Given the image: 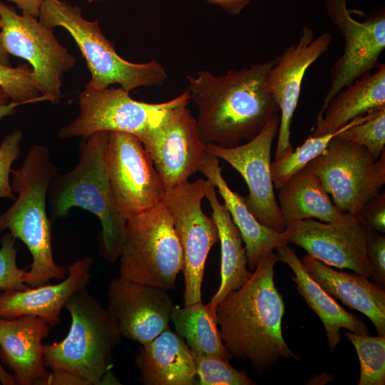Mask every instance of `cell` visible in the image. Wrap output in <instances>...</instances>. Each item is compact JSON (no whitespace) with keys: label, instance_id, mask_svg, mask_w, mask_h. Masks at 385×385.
Returning a JSON list of instances; mask_svg holds the SVG:
<instances>
[{"label":"cell","instance_id":"37","mask_svg":"<svg viewBox=\"0 0 385 385\" xmlns=\"http://www.w3.org/2000/svg\"><path fill=\"white\" fill-rule=\"evenodd\" d=\"M371 231L385 232V193H378L362 208L360 214Z\"/></svg>","mask_w":385,"mask_h":385},{"label":"cell","instance_id":"18","mask_svg":"<svg viewBox=\"0 0 385 385\" xmlns=\"http://www.w3.org/2000/svg\"><path fill=\"white\" fill-rule=\"evenodd\" d=\"M107 309L122 337L146 344L168 329L175 307L168 291L121 277L108 284Z\"/></svg>","mask_w":385,"mask_h":385},{"label":"cell","instance_id":"15","mask_svg":"<svg viewBox=\"0 0 385 385\" xmlns=\"http://www.w3.org/2000/svg\"><path fill=\"white\" fill-rule=\"evenodd\" d=\"M279 125L277 113L251 140L232 148L207 144L206 150L228 163L244 178L249 189L244 201L255 217L263 225L282 232L286 224L274 195L270 168L272 145Z\"/></svg>","mask_w":385,"mask_h":385},{"label":"cell","instance_id":"34","mask_svg":"<svg viewBox=\"0 0 385 385\" xmlns=\"http://www.w3.org/2000/svg\"><path fill=\"white\" fill-rule=\"evenodd\" d=\"M15 238L8 232L1 239L0 247V289H24L28 287L24 283L25 269L16 264L17 249Z\"/></svg>","mask_w":385,"mask_h":385},{"label":"cell","instance_id":"38","mask_svg":"<svg viewBox=\"0 0 385 385\" xmlns=\"http://www.w3.org/2000/svg\"><path fill=\"white\" fill-rule=\"evenodd\" d=\"M46 385H90L84 378L72 372L53 369L49 371Z\"/></svg>","mask_w":385,"mask_h":385},{"label":"cell","instance_id":"5","mask_svg":"<svg viewBox=\"0 0 385 385\" xmlns=\"http://www.w3.org/2000/svg\"><path fill=\"white\" fill-rule=\"evenodd\" d=\"M64 308L71 316L69 331L61 341L43 346L46 366L76 374L90 385L103 384L122 338L115 319L86 287L74 292Z\"/></svg>","mask_w":385,"mask_h":385},{"label":"cell","instance_id":"35","mask_svg":"<svg viewBox=\"0 0 385 385\" xmlns=\"http://www.w3.org/2000/svg\"><path fill=\"white\" fill-rule=\"evenodd\" d=\"M23 133L15 129L7 134L0 143V198L14 200L16 195L11 184V173L13 163L21 153Z\"/></svg>","mask_w":385,"mask_h":385},{"label":"cell","instance_id":"16","mask_svg":"<svg viewBox=\"0 0 385 385\" xmlns=\"http://www.w3.org/2000/svg\"><path fill=\"white\" fill-rule=\"evenodd\" d=\"M332 35L324 32L315 36L313 29L302 28L297 43L275 58L267 84L279 108V125L274 160L291 153L290 127L297 108L304 76L308 68L329 49Z\"/></svg>","mask_w":385,"mask_h":385},{"label":"cell","instance_id":"12","mask_svg":"<svg viewBox=\"0 0 385 385\" xmlns=\"http://www.w3.org/2000/svg\"><path fill=\"white\" fill-rule=\"evenodd\" d=\"M106 165L115 207L125 220L162 202L163 183L137 136L109 132Z\"/></svg>","mask_w":385,"mask_h":385},{"label":"cell","instance_id":"27","mask_svg":"<svg viewBox=\"0 0 385 385\" xmlns=\"http://www.w3.org/2000/svg\"><path fill=\"white\" fill-rule=\"evenodd\" d=\"M279 189L278 205L286 225L309 218L330 222L344 215L331 201L319 178L307 168L295 173Z\"/></svg>","mask_w":385,"mask_h":385},{"label":"cell","instance_id":"19","mask_svg":"<svg viewBox=\"0 0 385 385\" xmlns=\"http://www.w3.org/2000/svg\"><path fill=\"white\" fill-rule=\"evenodd\" d=\"M51 326L43 319L22 315L0 317V359L19 385H46L49 371L43 356V340Z\"/></svg>","mask_w":385,"mask_h":385},{"label":"cell","instance_id":"1","mask_svg":"<svg viewBox=\"0 0 385 385\" xmlns=\"http://www.w3.org/2000/svg\"><path fill=\"white\" fill-rule=\"evenodd\" d=\"M274 63L275 58L223 76L199 71L196 76H187L198 111L197 132L205 145L232 148L247 143L279 113L267 84Z\"/></svg>","mask_w":385,"mask_h":385},{"label":"cell","instance_id":"2","mask_svg":"<svg viewBox=\"0 0 385 385\" xmlns=\"http://www.w3.org/2000/svg\"><path fill=\"white\" fill-rule=\"evenodd\" d=\"M279 261L273 251L265 255L250 278L217 309L220 334L230 358L248 361L259 373L269 371L280 358L299 359L282 335L285 304L274 281Z\"/></svg>","mask_w":385,"mask_h":385},{"label":"cell","instance_id":"40","mask_svg":"<svg viewBox=\"0 0 385 385\" xmlns=\"http://www.w3.org/2000/svg\"><path fill=\"white\" fill-rule=\"evenodd\" d=\"M14 3L23 14L38 18L41 7L46 0H6Z\"/></svg>","mask_w":385,"mask_h":385},{"label":"cell","instance_id":"24","mask_svg":"<svg viewBox=\"0 0 385 385\" xmlns=\"http://www.w3.org/2000/svg\"><path fill=\"white\" fill-rule=\"evenodd\" d=\"M276 250L280 262L287 264L294 272L291 277L299 294L322 321L331 351H334L341 342V329L356 334H369L368 327L362 320L344 309L310 277L292 248L287 245Z\"/></svg>","mask_w":385,"mask_h":385},{"label":"cell","instance_id":"29","mask_svg":"<svg viewBox=\"0 0 385 385\" xmlns=\"http://www.w3.org/2000/svg\"><path fill=\"white\" fill-rule=\"evenodd\" d=\"M372 112L353 119L334 133L319 136L310 135L295 151L274 160L270 165L274 188L279 189L292 175L304 169L310 161L320 155L333 138L344 130L365 121Z\"/></svg>","mask_w":385,"mask_h":385},{"label":"cell","instance_id":"33","mask_svg":"<svg viewBox=\"0 0 385 385\" xmlns=\"http://www.w3.org/2000/svg\"><path fill=\"white\" fill-rule=\"evenodd\" d=\"M0 88L11 101L21 105L43 101L35 85L29 64L21 63L13 67L0 63Z\"/></svg>","mask_w":385,"mask_h":385},{"label":"cell","instance_id":"41","mask_svg":"<svg viewBox=\"0 0 385 385\" xmlns=\"http://www.w3.org/2000/svg\"><path fill=\"white\" fill-rule=\"evenodd\" d=\"M21 104L11 101L0 88V122L6 117L15 113L16 108Z\"/></svg>","mask_w":385,"mask_h":385},{"label":"cell","instance_id":"22","mask_svg":"<svg viewBox=\"0 0 385 385\" xmlns=\"http://www.w3.org/2000/svg\"><path fill=\"white\" fill-rule=\"evenodd\" d=\"M138 379L145 385L197 384L194 354L185 341L170 328L141 345L135 359Z\"/></svg>","mask_w":385,"mask_h":385},{"label":"cell","instance_id":"39","mask_svg":"<svg viewBox=\"0 0 385 385\" xmlns=\"http://www.w3.org/2000/svg\"><path fill=\"white\" fill-rule=\"evenodd\" d=\"M211 4L219 6L231 15L241 12L252 0H205Z\"/></svg>","mask_w":385,"mask_h":385},{"label":"cell","instance_id":"43","mask_svg":"<svg viewBox=\"0 0 385 385\" xmlns=\"http://www.w3.org/2000/svg\"><path fill=\"white\" fill-rule=\"evenodd\" d=\"M0 63L6 65V66H11V61H10V55L5 50L2 43L1 32H0Z\"/></svg>","mask_w":385,"mask_h":385},{"label":"cell","instance_id":"6","mask_svg":"<svg viewBox=\"0 0 385 385\" xmlns=\"http://www.w3.org/2000/svg\"><path fill=\"white\" fill-rule=\"evenodd\" d=\"M38 19L51 29L63 28L73 38L91 73L86 88H106L117 83L130 93L140 86H162L168 78L155 59L134 63L122 58L103 34L98 21L86 19L77 6L62 0H46Z\"/></svg>","mask_w":385,"mask_h":385},{"label":"cell","instance_id":"8","mask_svg":"<svg viewBox=\"0 0 385 385\" xmlns=\"http://www.w3.org/2000/svg\"><path fill=\"white\" fill-rule=\"evenodd\" d=\"M190 100L188 91L166 102L149 103L133 99L120 87H85L78 96L77 116L59 130L58 136L85 138L100 131H118L133 134L141 140Z\"/></svg>","mask_w":385,"mask_h":385},{"label":"cell","instance_id":"25","mask_svg":"<svg viewBox=\"0 0 385 385\" xmlns=\"http://www.w3.org/2000/svg\"><path fill=\"white\" fill-rule=\"evenodd\" d=\"M385 108V65L339 91L317 115L312 136L337 131L353 119Z\"/></svg>","mask_w":385,"mask_h":385},{"label":"cell","instance_id":"10","mask_svg":"<svg viewBox=\"0 0 385 385\" xmlns=\"http://www.w3.org/2000/svg\"><path fill=\"white\" fill-rule=\"evenodd\" d=\"M305 168L319 178L340 212L359 215L385 184V150L375 160L365 147L334 137Z\"/></svg>","mask_w":385,"mask_h":385},{"label":"cell","instance_id":"28","mask_svg":"<svg viewBox=\"0 0 385 385\" xmlns=\"http://www.w3.org/2000/svg\"><path fill=\"white\" fill-rule=\"evenodd\" d=\"M170 322L194 354L230 359L217 327V310L208 304L200 301L183 307L175 305Z\"/></svg>","mask_w":385,"mask_h":385},{"label":"cell","instance_id":"21","mask_svg":"<svg viewBox=\"0 0 385 385\" xmlns=\"http://www.w3.org/2000/svg\"><path fill=\"white\" fill-rule=\"evenodd\" d=\"M307 273L329 294L366 315L377 335L385 336V289L356 272L334 269L307 255L301 260Z\"/></svg>","mask_w":385,"mask_h":385},{"label":"cell","instance_id":"42","mask_svg":"<svg viewBox=\"0 0 385 385\" xmlns=\"http://www.w3.org/2000/svg\"><path fill=\"white\" fill-rule=\"evenodd\" d=\"M2 290L0 289V292ZM0 382L3 385H16V380L13 374L7 371L0 363Z\"/></svg>","mask_w":385,"mask_h":385},{"label":"cell","instance_id":"17","mask_svg":"<svg viewBox=\"0 0 385 385\" xmlns=\"http://www.w3.org/2000/svg\"><path fill=\"white\" fill-rule=\"evenodd\" d=\"M184 104L177 108L142 142L165 189L188 181L199 171L207 150L200 138L196 118Z\"/></svg>","mask_w":385,"mask_h":385},{"label":"cell","instance_id":"7","mask_svg":"<svg viewBox=\"0 0 385 385\" xmlns=\"http://www.w3.org/2000/svg\"><path fill=\"white\" fill-rule=\"evenodd\" d=\"M120 277L167 291L175 286L183 255L172 215L162 202L126 220Z\"/></svg>","mask_w":385,"mask_h":385},{"label":"cell","instance_id":"3","mask_svg":"<svg viewBox=\"0 0 385 385\" xmlns=\"http://www.w3.org/2000/svg\"><path fill=\"white\" fill-rule=\"evenodd\" d=\"M56 167L49 149L34 144L28 150L21 165L12 169L11 184L16 194L14 203L0 214V232L7 230L27 247L32 257L24 283L31 287L65 278L66 268L54 260L51 222L46 200Z\"/></svg>","mask_w":385,"mask_h":385},{"label":"cell","instance_id":"32","mask_svg":"<svg viewBox=\"0 0 385 385\" xmlns=\"http://www.w3.org/2000/svg\"><path fill=\"white\" fill-rule=\"evenodd\" d=\"M335 137L365 147L375 160L379 159L385 150V108L373 111L365 121Z\"/></svg>","mask_w":385,"mask_h":385},{"label":"cell","instance_id":"23","mask_svg":"<svg viewBox=\"0 0 385 385\" xmlns=\"http://www.w3.org/2000/svg\"><path fill=\"white\" fill-rule=\"evenodd\" d=\"M220 159L210 153H206L199 169L222 197L231 217L238 228L250 268L254 270L260 260L267 253L287 245L289 242L283 232L273 230L261 224L247 207L244 197L232 190L222 174Z\"/></svg>","mask_w":385,"mask_h":385},{"label":"cell","instance_id":"36","mask_svg":"<svg viewBox=\"0 0 385 385\" xmlns=\"http://www.w3.org/2000/svg\"><path fill=\"white\" fill-rule=\"evenodd\" d=\"M367 255L371 263L373 282L385 287V237L371 231L367 242Z\"/></svg>","mask_w":385,"mask_h":385},{"label":"cell","instance_id":"4","mask_svg":"<svg viewBox=\"0 0 385 385\" xmlns=\"http://www.w3.org/2000/svg\"><path fill=\"white\" fill-rule=\"evenodd\" d=\"M108 131L81 138L78 162L69 172L53 178L48 191L52 219L68 216L77 207L97 216L101 225L98 252L109 262L120 256L126 235V220L114 205L106 165Z\"/></svg>","mask_w":385,"mask_h":385},{"label":"cell","instance_id":"30","mask_svg":"<svg viewBox=\"0 0 385 385\" xmlns=\"http://www.w3.org/2000/svg\"><path fill=\"white\" fill-rule=\"evenodd\" d=\"M344 335L354 345L360 364L358 385L385 384V336L356 334L349 330Z\"/></svg>","mask_w":385,"mask_h":385},{"label":"cell","instance_id":"26","mask_svg":"<svg viewBox=\"0 0 385 385\" xmlns=\"http://www.w3.org/2000/svg\"><path fill=\"white\" fill-rule=\"evenodd\" d=\"M205 197L212 208V217L218 230L221 248L220 284L208 304L214 309L232 291L242 287L252 276L247 267L245 248L240 232L225 204L217 199L215 187L207 180Z\"/></svg>","mask_w":385,"mask_h":385},{"label":"cell","instance_id":"31","mask_svg":"<svg viewBox=\"0 0 385 385\" xmlns=\"http://www.w3.org/2000/svg\"><path fill=\"white\" fill-rule=\"evenodd\" d=\"M197 384L199 385H255L256 383L244 371L234 368L220 357L195 355Z\"/></svg>","mask_w":385,"mask_h":385},{"label":"cell","instance_id":"20","mask_svg":"<svg viewBox=\"0 0 385 385\" xmlns=\"http://www.w3.org/2000/svg\"><path fill=\"white\" fill-rule=\"evenodd\" d=\"M93 262L91 256L74 262L68 267V276L57 284L2 290L0 292V317L32 315L44 319L51 327L58 325L61 311L67 300L74 292L88 284Z\"/></svg>","mask_w":385,"mask_h":385},{"label":"cell","instance_id":"9","mask_svg":"<svg viewBox=\"0 0 385 385\" xmlns=\"http://www.w3.org/2000/svg\"><path fill=\"white\" fill-rule=\"evenodd\" d=\"M0 32L5 50L26 60L43 101L57 104L62 98L64 73L74 67L75 57L38 18L19 14L0 1Z\"/></svg>","mask_w":385,"mask_h":385},{"label":"cell","instance_id":"11","mask_svg":"<svg viewBox=\"0 0 385 385\" xmlns=\"http://www.w3.org/2000/svg\"><path fill=\"white\" fill-rule=\"evenodd\" d=\"M207 180L186 181L165 189L163 202L170 210L183 255L185 304L200 302L207 257L219 241L217 227L202 210Z\"/></svg>","mask_w":385,"mask_h":385},{"label":"cell","instance_id":"14","mask_svg":"<svg viewBox=\"0 0 385 385\" xmlns=\"http://www.w3.org/2000/svg\"><path fill=\"white\" fill-rule=\"evenodd\" d=\"M348 0H325L327 15L340 31L344 51L331 68L330 86L318 115L339 91L380 64L385 48L384 9L375 11L366 20L354 19L347 7Z\"/></svg>","mask_w":385,"mask_h":385},{"label":"cell","instance_id":"13","mask_svg":"<svg viewBox=\"0 0 385 385\" xmlns=\"http://www.w3.org/2000/svg\"><path fill=\"white\" fill-rule=\"evenodd\" d=\"M371 231L361 215L344 213L342 219L330 222L311 218L292 221L283 233L289 242L323 263L369 278L372 273L367 255Z\"/></svg>","mask_w":385,"mask_h":385}]
</instances>
